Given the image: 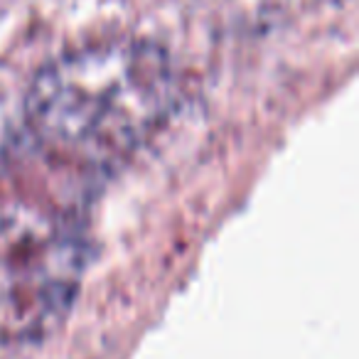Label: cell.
I'll use <instances>...</instances> for the list:
<instances>
[{
  "instance_id": "obj_1",
  "label": "cell",
  "mask_w": 359,
  "mask_h": 359,
  "mask_svg": "<svg viewBox=\"0 0 359 359\" xmlns=\"http://www.w3.org/2000/svg\"><path fill=\"white\" fill-rule=\"evenodd\" d=\"M180 96V69L158 42H91L42 67L18 130L47 163L101 190L163 130Z\"/></svg>"
}]
</instances>
